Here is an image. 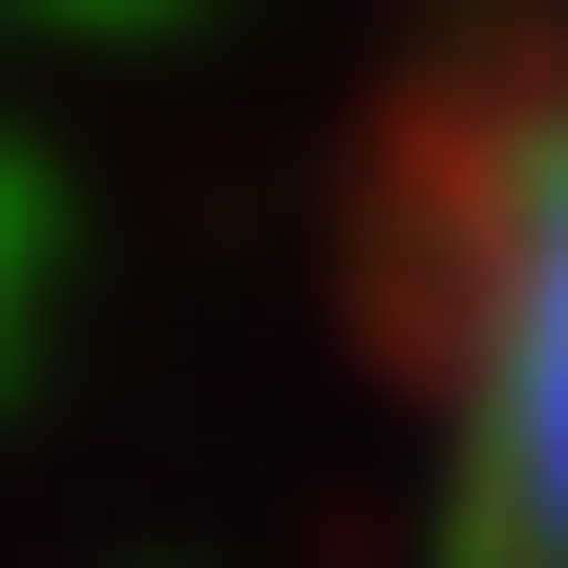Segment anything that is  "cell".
Returning <instances> with one entry per match:
<instances>
[{
	"mask_svg": "<svg viewBox=\"0 0 568 568\" xmlns=\"http://www.w3.org/2000/svg\"><path fill=\"white\" fill-rule=\"evenodd\" d=\"M443 568H568V105L485 148L443 232Z\"/></svg>",
	"mask_w": 568,
	"mask_h": 568,
	"instance_id": "cell-1",
	"label": "cell"
}]
</instances>
